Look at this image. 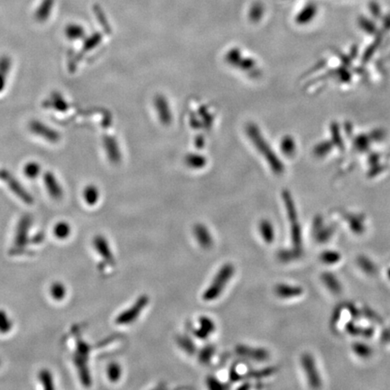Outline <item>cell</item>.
I'll return each mask as SVG.
<instances>
[{
  "label": "cell",
  "mask_w": 390,
  "mask_h": 390,
  "mask_svg": "<svg viewBox=\"0 0 390 390\" xmlns=\"http://www.w3.org/2000/svg\"><path fill=\"white\" fill-rule=\"evenodd\" d=\"M235 273V267L231 264L227 263L221 267L217 275L213 278V282L208 288L205 290L203 295V299L204 301L211 302L217 299L223 292L224 288L226 287L229 281L233 276Z\"/></svg>",
  "instance_id": "cell-1"
},
{
  "label": "cell",
  "mask_w": 390,
  "mask_h": 390,
  "mask_svg": "<svg viewBox=\"0 0 390 390\" xmlns=\"http://www.w3.org/2000/svg\"><path fill=\"white\" fill-rule=\"evenodd\" d=\"M247 134L257 150L259 151V153H261L266 161H268L273 171L277 173H281V171H283V165L281 166L278 158L276 157V155H274L273 151L271 150L268 144H266L257 127L254 124L248 125L247 127Z\"/></svg>",
  "instance_id": "cell-2"
},
{
  "label": "cell",
  "mask_w": 390,
  "mask_h": 390,
  "mask_svg": "<svg viewBox=\"0 0 390 390\" xmlns=\"http://www.w3.org/2000/svg\"><path fill=\"white\" fill-rule=\"evenodd\" d=\"M75 353L73 354V361L77 369L80 374V380L86 386L91 385V377L88 368V359H89V351L91 350L90 346L82 340L80 335L76 337Z\"/></svg>",
  "instance_id": "cell-3"
},
{
  "label": "cell",
  "mask_w": 390,
  "mask_h": 390,
  "mask_svg": "<svg viewBox=\"0 0 390 390\" xmlns=\"http://www.w3.org/2000/svg\"><path fill=\"white\" fill-rule=\"evenodd\" d=\"M148 303H149L148 297L146 295H143L134 303L133 306L118 315V317L116 318V324L119 325L132 324L138 319L139 315H141V313L147 306Z\"/></svg>",
  "instance_id": "cell-4"
},
{
  "label": "cell",
  "mask_w": 390,
  "mask_h": 390,
  "mask_svg": "<svg viewBox=\"0 0 390 390\" xmlns=\"http://www.w3.org/2000/svg\"><path fill=\"white\" fill-rule=\"evenodd\" d=\"M284 203H285V208L288 215V219L291 222V237H292V242L294 244L295 248H298L301 247L302 235L301 227L300 223L298 222L297 218V211L295 210V205L292 203L291 196L288 192L284 193Z\"/></svg>",
  "instance_id": "cell-5"
},
{
  "label": "cell",
  "mask_w": 390,
  "mask_h": 390,
  "mask_svg": "<svg viewBox=\"0 0 390 390\" xmlns=\"http://www.w3.org/2000/svg\"><path fill=\"white\" fill-rule=\"evenodd\" d=\"M32 220L30 216H24L18 222V228H17V233L15 237V247L13 250L10 252L13 253L14 255H18V253L25 252V248L28 243V231L31 227Z\"/></svg>",
  "instance_id": "cell-6"
},
{
  "label": "cell",
  "mask_w": 390,
  "mask_h": 390,
  "mask_svg": "<svg viewBox=\"0 0 390 390\" xmlns=\"http://www.w3.org/2000/svg\"><path fill=\"white\" fill-rule=\"evenodd\" d=\"M302 367L305 369L306 374V378L309 382V385L312 387L319 388L322 386L323 381L321 378L319 370H317V367L315 364V360L312 357V355H303L301 358Z\"/></svg>",
  "instance_id": "cell-7"
},
{
  "label": "cell",
  "mask_w": 390,
  "mask_h": 390,
  "mask_svg": "<svg viewBox=\"0 0 390 390\" xmlns=\"http://www.w3.org/2000/svg\"><path fill=\"white\" fill-rule=\"evenodd\" d=\"M0 178L2 180H4L5 182H7V183H9L10 189L12 190L14 193H16L18 197H19L20 199L23 200L25 203L27 204H33V198L31 197V195L29 194L22 186L19 182L15 179V178L10 174L9 172L6 171V170H1L0 171Z\"/></svg>",
  "instance_id": "cell-8"
},
{
  "label": "cell",
  "mask_w": 390,
  "mask_h": 390,
  "mask_svg": "<svg viewBox=\"0 0 390 390\" xmlns=\"http://www.w3.org/2000/svg\"><path fill=\"white\" fill-rule=\"evenodd\" d=\"M236 351L238 354L242 357L252 360H257V361H263L269 358L268 351L261 348H252L247 345H238L236 347Z\"/></svg>",
  "instance_id": "cell-9"
},
{
  "label": "cell",
  "mask_w": 390,
  "mask_h": 390,
  "mask_svg": "<svg viewBox=\"0 0 390 390\" xmlns=\"http://www.w3.org/2000/svg\"><path fill=\"white\" fill-rule=\"evenodd\" d=\"M93 245L97 252L102 256V258L104 259V261L106 262L108 265H114L115 260H114L113 255H112V251H111L108 241L103 236H96L94 238Z\"/></svg>",
  "instance_id": "cell-10"
},
{
  "label": "cell",
  "mask_w": 390,
  "mask_h": 390,
  "mask_svg": "<svg viewBox=\"0 0 390 390\" xmlns=\"http://www.w3.org/2000/svg\"><path fill=\"white\" fill-rule=\"evenodd\" d=\"M155 107L162 124H170L172 121V113L167 101L163 96H157L155 100Z\"/></svg>",
  "instance_id": "cell-11"
},
{
  "label": "cell",
  "mask_w": 390,
  "mask_h": 390,
  "mask_svg": "<svg viewBox=\"0 0 390 390\" xmlns=\"http://www.w3.org/2000/svg\"><path fill=\"white\" fill-rule=\"evenodd\" d=\"M30 129L32 132L41 136L45 138L46 140L51 142H56L59 139V134L54 131L53 129H50L47 126L43 125L39 121H32L30 124Z\"/></svg>",
  "instance_id": "cell-12"
},
{
  "label": "cell",
  "mask_w": 390,
  "mask_h": 390,
  "mask_svg": "<svg viewBox=\"0 0 390 390\" xmlns=\"http://www.w3.org/2000/svg\"><path fill=\"white\" fill-rule=\"evenodd\" d=\"M193 234L202 248L207 249L213 246V236L204 224H196L193 228Z\"/></svg>",
  "instance_id": "cell-13"
},
{
  "label": "cell",
  "mask_w": 390,
  "mask_h": 390,
  "mask_svg": "<svg viewBox=\"0 0 390 390\" xmlns=\"http://www.w3.org/2000/svg\"><path fill=\"white\" fill-rule=\"evenodd\" d=\"M275 292L277 297L283 299L296 298L303 295V289L292 284H279L275 286Z\"/></svg>",
  "instance_id": "cell-14"
},
{
  "label": "cell",
  "mask_w": 390,
  "mask_h": 390,
  "mask_svg": "<svg viewBox=\"0 0 390 390\" xmlns=\"http://www.w3.org/2000/svg\"><path fill=\"white\" fill-rule=\"evenodd\" d=\"M45 186L47 188L50 196L55 200H60L63 195L62 187L59 184L53 173L47 172L45 174Z\"/></svg>",
  "instance_id": "cell-15"
},
{
  "label": "cell",
  "mask_w": 390,
  "mask_h": 390,
  "mask_svg": "<svg viewBox=\"0 0 390 390\" xmlns=\"http://www.w3.org/2000/svg\"><path fill=\"white\" fill-rule=\"evenodd\" d=\"M104 146L111 161L114 163L119 162L120 160V149L115 139L111 137L104 138Z\"/></svg>",
  "instance_id": "cell-16"
},
{
  "label": "cell",
  "mask_w": 390,
  "mask_h": 390,
  "mask_svg": "<svg viewBox=\"0 0 390 390\" xmlns=\"http://www.w3.org/2000/svg\"><path fill=\"white\" fill-rule=\"evenodd\" d=\"M259 232L262 239L267 244H270L275 240V231L273 224L268 220H263L259 223Z\"/></svg>",
  "instance_id": "cell-17"
},
{
  "label": "cell",
  "mask_w": 390,
  "mask_h": 390,
  "mask_svg": "<svg viewBox=\"0 0 390 390\" xmlns=\"http://www.w3.org/2000/svg\"><path fill=\"white\" fill-rule=\"evenodd\" d=\"M71 226L66 222H58L53 228V234L59 240H66L71 235Z\"/></svg>",
  "instance_id": "cell-18"
},
{
  "label": "cell",
  "mask_w": 390,
  "mask_h": 390,
  "mask_svg": "<svg viewBox=\"0 0 390 390\" xmlns=\"http://www.w3.org/2000/svg\"><path fill=\"white\" fill-rule=\"evenodd\" d=\"M320 259L325 265H335L341 261V256L335 250H325L321 254Z\"/></svg>",
  "instance_id": "cell-19"
},
{
  "label": "cell",
  "mask_w": 390,
  "mask_h": 390,
  "mask_svg": "<svg viewBox=\"0 0 390 390\" xmlns=\"http://www.w3.org/2000/svg\"><path fill=\"white\" fill-rule=\"evenodd\" d=\"M99 197H100V192L97 187L89 185L85 188L83 191V198H84L85 203L88 205L92 206L97 204Z\"/></svg>",
  "instance_id": "cell-20"
},
{
  "label": "cell",
  "mask_w": 390,
  "mask_h": 390,
  "mask_svg": "<svg viewBox=\"0 0 390 390\" xmlns=\"http://www.w3.org/2000/svg\"><path fill=\"white\" fill-rule=\"evenodd\" d=\"M323 281H324V284L326 285L329 291H331L333 294L341 292V283L338 281L337 278L334 275H332V274H324Z\"/></svg>",
  "instance_id": "cell-21"
},
{
  "label": "cell",
  "mask_w": 390,
  "mask_h": 390,
  "mask_svg": "<svg viewBox=\"0 0 390 390\" xmlns=\"http://www.w3.org/2000/svg\"><path fill=\"white\" fill-rule=\"evenodd\" d=\"M264 6L261 2H256L251 5L249 11H248V18L251 22L257 23L261 19L264 15Z\"/></svg>",
  "instance_id": "cell-22"
},
{
  "label": "cell",
  "mask_w": 390,
  "mask_h": 390,
  "mask_svg": "<svg viewBox=\"0 0 390 390\" xmlns=\"http://www.w3.org/2000/svg\"><path fill=\"white\" fill-rule=\"evenodd\" d=\"M38 379L45 389L51 390L54 388L53 376H52L51 371L48 369H45V368L42 369L38 374Z\"/></svg>",
  "instance_id": "cell-23"
},
{
  "label": "cell",
  "mask_w": 390,
  "mask_h": 390,
  "mask_svg": "<svg viewBox=\"0 0 390 390\" xmlns=\"http://www.w3.org/2000/svg\"><path fill=\"white\" fill-rule=\"evenodd\" d=\"M51 296L56 301H62L66 296V287L60 282L53 283L50 289Z\"/></svg>",
  "instance_id": "cell-24"
},
{
  "label": "cell",
  "mask_w": 390,
  "mask_h": 390,
  "mask_svg": "<svg viewBox=\"0 0 390 390\" xmlns=\"http://www.w3.org/2000/svg\"><path fill=\"white\" fill-rule=\"evenodd\" d=\"M177 343L178 345L180 346V348H182V350L189 354H193L196 351V345L194 342L187 336L177 337Z\"/></svg>",
  "instance_id": "cell-25"
},
{
  "label": "cell",
  "mask_w": 390,
  "mask_h": 390,
  "mask_svg": "<svg viewBox=\"0 0 390 390\" xmlns=\"http://www.w3.org/2000/svg\"><path fill=\"white\" fill-rule=\"evenodd\" d=\"M107 373H108V377L110 378L111 381L117 382L119 381L120 377H121L122 369H121L120 364L112 362V363L109 365L108 369H107Z\"/></svg>",
  "instance_id": "cell-26"
},
{
  "label": "cell",
  "mask_w": 390,
  "mask_h": 390,
  "mask_svg": "<svg viewBox=\"0 0 390 390\" xmlns=\"http://www.w3.org/2000/svg\"><path fill=\"white\" fill-rule=\"evenodd\" d=\"M13 327V323L4 310H0V333H9Z\"/></svg>",
  "instance_id": "cell-27"
},
{
  "label": "cell",
  "mask_w": 390,
  "mask_h": 390,
  "mask_svg": "<svg viewBox=\"0 0 390 390\" xmlns=\"http://www.w3.org/2000/svg\"><path fill=\"white\" fill-rule=\"evenodd\" d=\"M214 353H215V348H214V346H205L204 349L200 351V362L203 364L210 363V361H211V359L213 358Z\"/></svg>",
  "instance_id": "cell-28"
},
{
  "label": "cell",
  "mask_w": 390,
  "mask_h": 390,
  "mask_svg": "<svg viewBox=\"0 0 390 390\" xmlns=\"http://www.w3.org/2000/svg\"><path fill=\"white\" fill-rule=\"evenodd\" d=\"M199 325V328L202 329L205 333H208L209 335H211L216 329V326H215V324L213 320L209 317H206V316L200 317Z\"/></svg>",
  "instance_id": "cell-29"
},
{
  "label": "cell",
  "mask_w": 390,
  "mask_h": 390,
  "mask_svg": "<svg viewBox=\"0 0 390 390\" xmlns=\"http://www.w3.org/2000/svg\"><path fill=\"white\" fill-rule=\"evenodd\" d=\"M206 163L204 156L198 155H191L186 157V164L191 168H202Z\"/></svg>",
  "instance_id": "cell-30"
},
{
  "label": "cell",
  "mask_w": 390,
  "mask_h": 390,
  "mask_svg": "<svg viewBox=\"0 0 390 390\" xmlns=\"http://www.w3.org/2000/svg\"><path fill=\"white\" fill-rule=\"evenodd\" d=\"M24 172H25V174L27 177L34 179V178L37 177L40 173V165L35 162L28 163V164H26Z\"/></svg>",
  "instance_id": "cell-31"
},
{
  "label": "cell",
  "mask_w": 390,
  "mask_h": 390,
  "mask_svg": "<svg viewBox=\"0 0 390 390\" xmlns=\"http://www.w3.org/2000/svg\"><path fill=\"white\" fill-rule=\"evenodd\" d=\"M67 36L70 38V39H78L82 37L84 35V30L82 27L80 26H77V25H71L70 27H68L66 30Z\"/></svg>",
  "instance_id": "cell-32"
},
{
  "label": "cell",
  "mask_w": 390,
  "mask_h": 390,
  "mask_svg": "<svg viewBox=\"0 0 390 390\" xmlns=\"http://www.w3.org/2000/svg\"><path fill=\"white\" fill-rule=\"evenodd\" d=\"M52 4H53L52 0H46L45 3L41 5L40 8L37 11V15H36V17L39 20H45L48 18L49 12L52 9Z\"/></svg>",
  "instance_id": "cell-33"
},
{
  "label": "cell",
  "mask_w": 390,
  "mask_h": 390,
  "mask_svg": "<svg viewBox=\"0 0 390 390\" xmlns=\"http://www.w3.org/2000/svg\"><path fill=\"white\" fill-rule=\"evenodd\" d=\"M275 369L274 368H267L261 370H253L247 374V377H253V378H261V377H267L271 374L275 372Z\"/></svg>",
  "instance_id": "cell-34"
},
{
  "label": "cell",
  "mask_w": 390,
  "mask_h": 390,
  "mask_svg": "<svg viewBox=\"0 0 390 390\" xmlns=\"http://www.w3.org/2000/svg\"><path fill=\"white\" fill-rule=\"evenodd\" d=\"M353 347V350L359 357H369V355L371 354L370 349L364 345L363 343H357Z\"/></svg>",
  "instance_id": "cell-35"
},
{
  "label": "cell",
  "mask_w": 390,
  "mask_h": 390,
  "mask_svg": "<svg viewBox=\"0 0 390 390\" xmlns=\"http://www.w3.org/2000/svg\"><path fill=\"white\" fill-rule=\"evenodd\" d=\"M207 385L211 389H222L225 388V386L222 384L217 378L213 377H209L207 379Z\"/></svg>",
  "instance_id": "cell-36"
},
{
  "label": "cell",
  "mask_w": 390,
  "mask_h": 390,
  "mask_svg": "<svg viewBox=\"0 0 390 390\" xmlns=\"http://www.w3.org/2000/svg\"><path fill=\"white\" fill-rule=\"evenodd\" d=\"M100 41H101V36H100L99 34L95 35V36H92V37H90V38H89L88 41L85 43L84 48H83V50L86 51V50L93 48V47H95V46L99 44Z\"/></svg>",
  "instance_id": "cell-37"
},
{
  "label": "cell",
  "mask_w": 390,
  "mask_h": 390,
  "mask_svg": "<svg viewBox=\"0 0 390 390\" xmlns=\"http://www.w3.org/2000/svg\"><path fill=\"white\" fill-rule=\"evenodd\" d=\"M281 147H283V150L284 151V153L286 154H290L292 153V148H294V145L291 142V139H285L283 142V145Z\"/></svg>",
  "instance_id": "cell-38"
},
{
  "label": "cell",
  "mask_w": 390,
  "mask_h": 390,
  "mask_svg": "<svg viewBox=\"0 0 390 390\" xmlns=\"http://www.w3.org/2000/svg\"><path fill=\"white\" fill-rule=\"evenodd\" d=\"M44 240H45V234L43 232H39L34 236L30 241L33 244H40L44 241Z\"/></svg>",
  "instance_id": "cell-39"
},
{
  "label": "cell",
  "mask_w": 390,
  "mask_h": 390,
  "mask_svg": "<svg viewBox=\"0 0 390 390\" xmlns=\"http://www.w3.org/2000/svg\"><path fill=\"white\" fill-rule=\"evenodd\" d=\"M54 102L56 103V108H57V110H60V111H65V110H66V102H63L62 97L58 96Z\"/></svg>",
  "instance_id": "cell-40"
},
{
  "label": "cell",
  "mask_w": 390,
  "mask_h": 390,
  "mask_svg": "<svg viewBox=\"0 0 390 390\" xmlns=\"http://www.w3.org/2000/svg\"><path fill=\"white\" fill-rule=\"evenodd\" d=\"M6 75H7L6 73L0 71V91H2L4 89L5 84H6V80H5Z\"/></svg>",
  "instance_id": "cell-41"
}]
</instances>
